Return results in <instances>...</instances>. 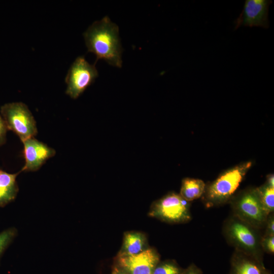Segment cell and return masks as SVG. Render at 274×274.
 Listing matches in <instances>:
<instances>
[{
	"label": "cell",
	"mask_w": 274,
	"mask_h": 274,
	"mask_svg": "<svg viewBox=\"0 0 274 274\" xmlns=\"http://www.w3.org/2000/svg\"><path fill=\"white\" fill-rule=\"evenodd\" d=\"M259 198L267 213L274 212V187L267 184L256 188Z\"/></svg>",
	"instance_id": "obj_15"
},
{
	"label": "cell",
	"mask_w": 274,
	"mask_h": 274,
	"mask_svg": "<svg viewBox=\"0 0 274 274\" xmlns=\"http://www.w3.org/2000/svg\"><path fill=\"white\" fill-rule=\"evenodd\" d=\"M263 262L235 250L230 261L229 274H268Z\"/></svg>",
	"instance_id": "obj_11"
},
{
	"label": "cell",
	"mask_w": 274,
	"mask_h": 274,
	"mask_svg": "<svg viewBox=\"0 0 274 274\" xmlns=\"http://www.w3.org/2000/svg\"><path fill=\"white\" fill-rule=\"evenodd\" d=\"M184 269L174 260L160 261L155 267L152 274H181Z\"/></svg>",
	"instance_id": "obj_16"
},
{
	"label": "cell",
	"mask_w": 274,
	"mask_h": 274,
	"mask_svg": "<svg viewBox=\"0 0 274 274\" xmlns=\"http://www.w3.org/2000/svg\"><path fill=\"white\" fill-rule=\"evenodd\" d=\"M7 129L4 120L0 116V145L5 142Z\"/></svg>",
	"instance_id": "obj_21"
},
{
	"label": "cell",
	"mask_w": 274,
	"mask_h": 274,
	"mask_svg": "<svg viewBox=\"0 0 274 274\" xmlns=\"http://www.w3.org/2000/svg\"><path fill=\"white\" fill-rule=\"evenodd\" d=\"M261 247L263 252L270 254L274 253V235L263 236L261 240Z\"/></svg>",
	"instance_id": "obj_18"
},
{
	"label": "cell",
	"mask_w": 274,
	"mask_h": 274,
	"mask_svg": "<svg viewBox=\"0 0 274 274\" xmlns=\"http://www.w3.org/2000/svg\"><path fill=\"white\" fill-rule=\"evenodd\" d=\"M20 171L9 174L0 169V207H4L16 198L19 189L16 179Z\"/></svg>",
	"instance_id": "obj_13"
},
{
	"label": "cell",
	"mask_w": 274,
	"mask_h": 274,
	"mask_svg": "<svg viewBox=\"0 0 274 274\" xmlns=\"http://www.w3.org/2000/svg\"><path fill=\"white\" fill-rule=\"evenodd\" d=\"M95 64H90L84 56L76 58L65 78L66 94L76 99L94 82L98 76Z\"/></svg>",
	"instance_id": "obj_7"
},
{
	"label": "cell",
	"mask_w": 274,
	"mask_h": 274,
	"mask_svg": "<svg viewBox=\"0 0 274 274\" xmlns=\"http://www.w3.org/2000/svg\"><path fill=\"white\" fill-rule=\"evenodd\" d=\"M271 3L269 0H246L243 11L234 21V29L241 26L267 28L268 8Z\"/></svg>",
	"instance_id": "obj_9"
},
{
	"label": "cell",
	"mask_w": 274,
	"mask_h": 274,
	"mask_svg": "<svg viewBox=\"0 0 274 274\" xmlns=\"http://www.w3.org/2000/svg\"><path fill=\"white\" fill-rule=\"evenodd\" d=\"M1 113L7 129L14 132L22 142L38 132L36 122L27 106L21 102L5 104Z\"/></svg>",
	"instance_id": "obj_6"
},
{
	"label": "cell",
	"mask_w": 274,
	"mask_h": 274,
	"mask_svg": "<svg viewBox=\"0 0 274 274\" xmlns=\"http://www.w3.org/2000/svg\"><path fill=\"white\" fill-rule=\"evenodd\" d=\"M189 202L179 194L169 193L152 203L148 215L170 224L187 223L192 218Z\"/></svg>",
	"instance_id": "obj_4"
},
{
	"label": "cell",
	"mask_w": 274,
	"mask_h": 274,
	"mask_svg": "<svg viewBox=\"0 0 274 274\" xmlns=\"http://www.w3.org/2000/svg\"><path fill=\"white\" fill-rule=\"evenodd\" d=\"M146 235L135 231L124 232L123 243L116 256H129L138 254L149 248Z\"/></svg>",
	"instance_id": "obj_12"
},
{
	"label": "cell",
	"mask_w": 274,
	"mask_h": 274,
	"mask_svg": "<svg viewBox=\"0 0 274 274\" xmlns=\"http://www.w3.org/2000/svg\"><path fill=\"white\" fill-rule=\"evenodd\" d=\"M111 274H125L121 269L115 266H113Z\"/></svg>",
	"instance_id": "obj_23"
},
{
	"label": "cell",
	"mask_w": 274,
	"mask_h": 274,
	"mask_svg": "<svg viewBox=\"0 0 274 274\" xmlns=\"http://www.w3.org/2000/svg\"><path fill=\"white\" fill-rule=\"evenodd\" d=\"M233 215L252 226L264 229L268 214L256 189L245 190L230 200Z\"/></svg>",
	"instance_id": "obj_5"
},
{
	"label": "cell",
	"mask_w": 274,
	"mask_h": 274,
	"mask_svg": "<svg viewBox=\"0 0 274 274\" xmlns=\"http://www.w3.org/2000/svg\"><path fill=\"white\" fill-rule=\"evenodd\" d=\"M265 232L263 236L274 235V214H269L264 227Z\"/></svg>",
	"instance_id": "obj_19"
},
{
	"label": "cell",
	"mask_w": 274,
	"mask_h": 274,
	"mask_svg": "<svg viewBox=\"0 0 274 274\" xmlns=\"http://www.w3.org/2000/svg\"><path fill=\"white\" fill-rule=\"evenodd\" d=\"M206 187L201 180L185 178L182 181L179 194L185 200L190 202L200 197L204 192Z\"/></svg>",
	"instance_id": "obj_14"
},
{
	"label": "cell",
	"mask_w": 274,
	"mask_h": 274,
	"mask_svg": "<svg viewBox=\"0 0 274 274\" xmlns=\"http://www.w3.org/2000/svg\"><path fill=\"white\" fill-rule=\"evenodd\" d=\"M88 51L94 53L96 61L103 59L114 66L121 67L122 52L118 25L109 17L94 22L83 34Z\"/></svg>",
	"instance_id": "obj_1"
},
{
	"label": "cell",
	"mask_w": 274,
	"mask_h": 274,
	"mask_svg": "<svg viewBox=\"0 0 274 274\" xmlns=\"http://www.w3.org/2000/svg\"><path fill=\"white\" fill-rule=\"evenodd\" d=\"M22 142L25 163L21 171H36L55 154L54 149L34 138L28 139Z\"/></svg>",
	"instance_id": "obj_10"
},
{
	"label": "cell",
	"mask_w": 274,
	"mask_h": 274,
	"mask_svg": "<svg viewBox=\"0 0 274 274\" xmlns=\"http://www.w3.org/2000/svg\"><path fill=\"white\" fill-rule=\"evenodd\" d=\"M17 230L14 227L9 228L0 233V257L17 235Z\"/></svg>",
	"instance_id": "obj_17"
},
{
	"label": "cell",
	"mask_w": 274,
	"mask_h": 274,
	"mask_svg": "<svg viewBox=\"0 0 274 274\" xmlns=\"http://www.w3.org/2000/svg\"><path fill=\"white\" fill-rule=\"evenodd\" d=\"M266 184L272 187H274L273 175H270L268 177Z\"/></svg>",
	"instance_id": "obj_22"
},
{
	"label": "cell",
	"mask_w": 274,
	"mask_h": 274,
	"mask_svg": "<svg viewBox=\"0 0 274 274\" xmlns=\"http://www.w3.org/2000/svg\"><path fill=\"white\" fill-rule=\"evenodd\" d=\"M181 274H202L200 268L192 263L187 268L184 269Z\"/></svg>",
	"instance_id": "obj_20"
},
{
	"label": "cell",
	"mask_w": 274,
	"mask_h": 274,
	"mask_svg": "<svg viewBox=\"0 0 274 274\" xmlns=\"http://www.w3.org/2000/svg\"><path fill=\"white\" fill-rule=\"evenodd\" d=\"M258 229L234 215L228 218L223 226V234L235 250L250 255L263 262L261 247L262 235Z\"/></svg>",
	"instance_id": "obj_2"
},
{
	"label": "cell",
	"mask_w": 274,
	"mask_h": 274,
	"mask_svg": "<svg viewBox=\"0 0 274 274\" xmlns=\"http://www.w3.org/2000/svg\"><path fill=\"white\" fill-rule=\"evenodd\" d=\"M251 164L248 162L229 169L206 187L203 194L205 206L207 208L218 206L231 200Z\"/></svg>",
	"instance_id": "obj_3"
},
{
	"label": "cell",
	"mask_w": 274,
	"mask_h": 274,
	"mask_svg": "<svg viewBox=\"0 0 274 274\" xmlns=\"http://www.w3.org/2000/svg\"><path fill=\"white\" fill-rule=\"evenodd\" d=\"M268 274H271L270 272H269Z\"/></svg>",
	"instance_id": "obj_24"
},
{
	"label": "cell",
	"mask_w": 274,
	"mask_h": 274,
	"mask_svg": "<svg viewBox=\"0 0 274 274\" xmlns=\"http://www.w3.org/2000/svg\"><path fill=\"white\" fill-rule=\"evenodd\" d=\"M160 261V255L154 248H149L138 254L116 256L114 265L125 274H152Z\"/></svg>",
	"instance_id": "obj_8"
}]
</instances>
